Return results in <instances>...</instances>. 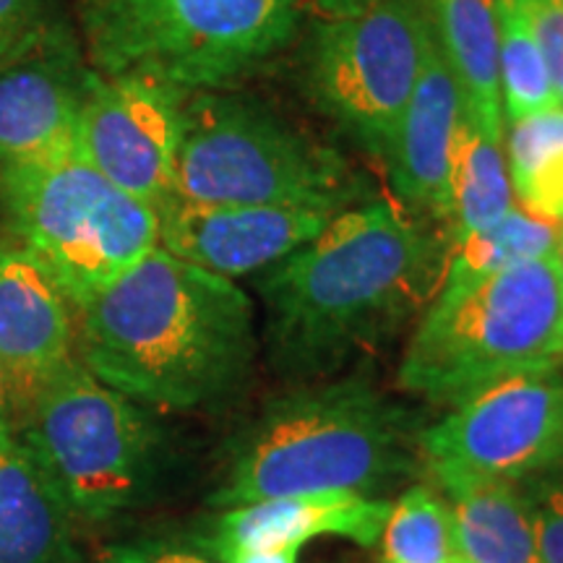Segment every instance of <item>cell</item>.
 I'll list each match as a JSON object with an SVG mask.
<instances>
[{"mask_svg": "<svg viewBox=\"0 0 563 563\" xmlns=\"http://www.w3.org/2000/svg\"><path fill=\"white\" fill-rule=\"evenodd\" d=\"M302 0H79L100 76H150L183 91L235 89L290 45Z\"/></svg>", "mask_w": 563, "mask_h": 563, "instance_id": "cell-6", "label": "cell"}, {"mask_svg": "<svg viewBox=\"0 0 563 563\" xmlns=\"http://www.w3.org/2000/svg\"><path fill=\"white\" fill-rule=\"evenodd\" d=\"M0 232L79 308L159 249V214L68 152L0 167Z\"/></svg>", "mask_w": 563, "mask_h": 563, "instance_id": "cell-7", "label": "cell"}, {"mask_svg": "<svg viewBox=\"0 0 563 563\" xmlns=\"http://www.w3.org/2000/svg\"><path fill=\"white\" fill-rule=\"evenodd\" d=\"M0 563H81L68 506L5 420L0 422Z\"/></svg>", "mask_w": 563, "mask_h": 563, "instance_id": "cell-17", "label": "cell"}, {"mask_svg": "<svg viewBox=\"0 0 563 563\" xmlns=\"http://www.w3.org/2000/svg\"><path fill=\"white\" fill-rule=\"evenodd\" d=\"M456 563H462V561H456Z\"/></svg>", "mask_w": 563, "mask_h": 563, "instance_id": "cell-33", "label": "cell"}, {"mask_svg": "<svg viewBox=\"0 0 563 563\" xmlns=\"http://www.w3.org/2000/svg\"><path fill=\"white\" fill-rule=\"evenodd\" d=\"M58 19L55 0H0V63L30 47Z\"/></svg>", "mask_w": 563, "mask_h": 563, "instance_id": "cell-26", "label": "cell"}, {"mask_svg": "<svg viewBox=\"0 0 563 563\" xmlns=\"http://www.w3.org/2000/svg\"><path fill=\"white\" fill-rule=\"evenodd\" d=\"M559 243V228L551 222L527 214L525 209L511 207L498 222L454 243L449 253L446 272L441 285L456 287L467 282L490 277L532 258L548 256Z\"/></svg>", "mask_w": 563, "mask_h": 563, "instance_id": "cell-22", "label": "cell"}, {"mask_svg": "<svg viewBox=\"0 0 563 563\" xmlns=\"http://www.w3.org/2000/svg\"><path fill=\"white\" fill-rule=\"evenodd\" d=\"M511 207L517 203L506 167L504 133L477 121L467 104L452 162V214L446 228L452 249L462 238L501 220Z\"/></svg>", "mask_w": 563, "mask_h": 563, "instance_id": "cell-20", "label": "cell"}, {"mask_svg": "<svg viewBox=\"0 0 563 563\" xmlns=\"http://www.w3.org/2000/svg\"><path fill=\"white\" fill-rule=\"evenodd\" d=\"M13 431L74 519L108 522L144 501L157 481V426L79 357L42 386Z\"/></svg>", "mask_w": 563, "mask_h": 563, "instance_id": "cell-8", "label": "cell"}, {"mask_svg": "<svg viewBox=\"0 0 563 563\" xmlns=\"http://www.w3.org/2000/svg\"><path fill=\"white\" fill-rule=\"evenodd\" d=\"M431 42L420 0H373L350 16L316 21L302 42L300 84L329 121L384 159Z\"/></svg>", "mask_w": 563, "mask_h": 563, "instance_id": "cell-9", "label": "cell"}, {"mask_svg": "<svg viewBox=\"0 0 563 563\" xmlns=\"http://www.w3.org/2000/svg\"><path fill=\"white\" fill-rule=\"evenodd\" d=\"M431 470L530 481L563 464V376L498 382L420 433Z\"/></svg>", "mask_w": 563, "mask_h": 563, "instance_id": "cell-10", "label": "cell"}, {"mask_svg": "<svg viewBox=\"0 0 563 563\" xmlns=\"http://www.w3.org/2000/svg\"><path fill=\"white\" fill-rule=\"evenodd\" d=\"M525 21L527 30L538 40L553 84L563 76V0H498Z\"/></svg>", "mask_w": 563, "mask_h": 563, "instance_id": "cell-27", "label": "cell"}, {"mask_svg": "<svg viewBox=\"0 0 563 563\" xmlns=\"http://www.w3.org/2000/svg\"><path fill=\"white\" fill-rule=\"evenodd\" d=\"M563 371L559 256L532 258L467 285H439L399 365V386L452 407L527 373Z\"/></svg>", "mask_w": 563, "mask_h": 563, "instance_id": "cell-4", "label": "cell"}, {"mask_svg": "<svg viewBox=\"0 0 563 563\" xmlns=\"http://www.w3.org/2000/svg\"><path fill=\"white\" fill-rule=\"evenodd\" d=\"M514 203L538 220L563 224V104L504 129Z\"/></svg>", "mask_w": 563, "mask_h": 563, "instance_id": "cell-21", "label": "cell"}, {"mask_svg": "<svg viewBox=\"0 0 563 563\" xmlns=\"http://www.w3.org/2000/svg\"><path fill=\"white\" fill-rule=\"evenodd\" d=\"M220 563H298L300 545L277 548H238V551L217 553Z\"/></svg>", "mask_w": 563, "mask_h": 563, "instance_id": "cell-29", "label": "cell"}, {"mask_svg": "<svg viewBox=\"0 0 563 563\" xmlns=\"http://www.w3.org/2000/svg\"><path fill=\"white\" fill-rule=\"evenodd\" d=\"M412 462L410 410L371 382L302 386L266 407L211 504L232 509L321 490L368 496L410 473Z\"/></svg>", "mask_w": 563, "mask_h": 563, "instance_id": "cell-3", "label": "cell"}, {"mask_svg": "<svg viewBox=\"0 0 563 563\" xmlns=\"http://www.w3.org/2000/svg\"><path fill=\"white\" fill-rule=\"evenodd\" d=\"M76 357L154 410L230 397L256 357L253 302L235 282L154 249L76 308Z\"/></svg>", "mask_w": 563, "mask_h": 563, "instance_id": "cell-2", "label": "cell"}, {"mask_svg": "<svg viewBox=\"0 0 563 563\" xmlns=\"http://www.w3.org/2000/svg\"><path fill=\"white\" fill-rule=\"evenodd\" d=\"M306 3L311 5L313 11H319L323 19H336L368 9L373 0H302V5Z\"/></svg>", "mask_w": 563, "mask_h": 563, "instance_id": "cell-30", "label": "cell"}, {"mask_svg": "<svg viewBox=\"0 0 563 563\" xmlns=\"http://www.w3.org/2000/svg\"><path fill=\"white\" fill-rule=\"evenodd\" d=\"M11 422V402H9V378H5L3 365H0V422Z\"/></svg>", "mask_w": 563, "mask_h": 563, "instance_id": "cell-31", "label": "cell"}, {"mask_svg": "<svg viewBox=\"0 0 563 563\" xmlns=\"http://www.w3.org/2000/svg\"><path fill=\"white\" fill-rule=\"evenodd\" d=\"M382 545V563H456L449 504L426 485H415L391 506Z\"/></svg>", "mask_w": 563, "mask_h": 563, "instance_id": "cell-24", "label": "cell"}, {"mask_svg": "<svg viewBox=\"0 0 563 563\" xmlns=\"http://www.w3.org/2000/svg\"><path fill=\"white\" fill-rule=\"evenodd\" d=\"M449 493L456 561L462 563H540L534 514L517 481L431 470Z\"/></svg>", "mask_w": 563, "mask_h": 563, "instance_id": "cell-18", "label": "cell"}, {"mask_svg": "<svg viewBox=\"0 0 563 563\" xmlns=\"http://www.w3.org/2000/svg\"><path fill=\"white\" fill-rule=\"evenodd\" d=\"M102 563H220L194 545L167 543V540H141L115 545L104 553Z\"/></svg>", "mask_w": 563, "mask_h": 563, "instance_id": "cell-28", "label": "cell"}, {"mask_svg": "<svg viewBox=\"0 0 563 563\" xmlns=\"http://www.w3.org/2000/svg\"><path fill=\"white\" fill-rule=\"evenodd\" d=\"M446 232L391 201L342 209L258 282L272 363L321 376L376 347L431 302L446 272Z\"/></svg>", "mask_w": 563, "mask_h": 563, "instance_id": "cell-1", "label": "cell"}, {"mask_svg": "<svg viewBox=\"0 0 563 563\" xmlns=\"http://www.w3.org/2000/svg\"><path fill=\"white\" fill-rule=\"evenodd\" d=\"M389 514V501L352 490L269 498L224 511L217 519L209 548L214 555L238 548H302L316 538H344L371 548L382 540Z\"/></svg>", "mask_w": 563, "mask_h": 563, "instance_id": "cell-16", "label": "cell"}, {"mask_svg": "<svg viewBox=\"0 0 563 563\" xmlns=\"http://www.w3.org/2000/svg\"><path fill=\"white\" fill-rule=\"evenodd\" d=\"M522 485L532 504L540 563H563V464Z\"/></svg>", "mask_w": 563, "mask_h": 563, "instance_id": "cell-25", "label": "cell"}, {"mask_svg": "<svg viewBox=\"0 0 563 563\" xmlns=\"http://www.w3.org/2000/svg\"><path fill=\"white\" fill-rule=\"evenodd\" d=\"M498 87H501L504 125L561 104L553 74L527 24L498 3Z\"/></svg>", "mask_w": 563, "mask_h": 563, "instance_id": "cell-23", "label": "cell"}, {"mask_svg": "<svg viewBox=\"0 0 563 563\" xmlns=\"http://www.w3.org/2000/svg\"><path fill=\"white\" fill-rule=\"evenodd\" d=\"M464 115L467 97L433 37L410 102L384 154V165L402 207L441 224L443 232L452 214V162Z\"/></svg>", "mask_w": 563, "mask_h": 563, "instance_id": "cell-15", "label": "cell"}, {"mask_svg": "<svg viewBox=\"0 0 563 563\" xmlns=\"http://www.w3.org/2000/svg\"><path fill=\"white\" fill-rule=\"evenodd\" d=\"M95 81L79 32L63 16L0 63V167L74 152Z\"/></svg>", "mask_w": 563, "mask_h": 563, "instance_id": "cell-12", "label": "cell"}, {"mask_svg": "<svg viewBox=\"0 0 563 563\" xmlns=\"http://www.w3.org/2000/svg\"><path fill=\"white\" fill-rule=\"evenodd\" d=\"M159 249L235 279L266 272L319 235L334 214L287 207H230L170 196L157 209Z\"/></svg>", "mask_w": 563, "mask_h": 563, "instance_id": "cell-13", "label": "cell"}, {"mask_svg": "<svg viewBox=\"0 0 563 563\" xmlns=\"http://www.w3.org/2000/svg\"><path fill=\"white\" fill-rule=\"evenodd\" d=\"M188 91L150 76L97 74L74 152L104 178L159 209L175 196V167Z\"/></svg>", "mask_w": 563, "mask_h": 563, "instance_id": "cell-11", "label": "cell"}, {"mask_svg": "<svg viewBox=\"0 0 563 563\" xmlns=\"http://www.w3.org/2000/svg\"><path fill=\"white\" fill-rule=\"evenodd\" d=\"M76 306L24 245L0 232V365L11 422L63 365L76 361Z\"/></svg>", "mask_w": 563, "mask_h": 563, "instance_id": "cell-14", "label": "cell"}, {"mask_svg": "<svg viewBox=\"0 0 563 563\" xmlns=\"http://www.w3.org/2000/svg\"><path fill=\"white\" fill-rule=\"evenodd\" d=\"M175 196L323 214L368 201L363 178L340 150L238 89L191 91L183 102Z\"/></svg>", "mask_w": 563, "mask_h": 563, "instance_id": "cell-5", "label": "cell"}, {"mask_svg": "<svg viewBox=\"0 0 563 563\" xmlns=\"http://www.w3.org/2000/svg\"><path fill=\"white\" fill-rule=\"evenodd\" d=\"M420 5L470 110L488 129L504 133L496 0H420Z\"/></svg>", "mask_w": 563, "mask_h": 563, "instance_id": "cell-19", "label": "cell"}, {"mask_svg": "<svg viewBox=\"0 0 563 563\" xmlns=\"http://www.w3.org/2000/svg\"><path fill=\"white\" fill-rule=\"evenodd\" d=\"M555 256H559V269H561V282H563V224L559 230V243H555Z\"/></svg>", "mask_w": 563, "mask_h": 563, "instance_id": "cell-32", "label": "cell"}]
</instances>
